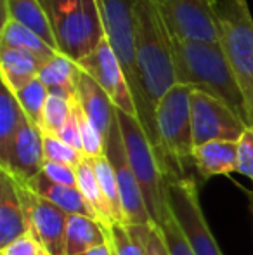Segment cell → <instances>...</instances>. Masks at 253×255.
<instances>
[{
    "mask_svg": "<svg viewBox=\"0 0 253 255\" xmlns=\"http://www.w3.org/2000/svg\"><path fill=\"white\" fill-rule=\"evenodd\" d=\"M23 205L16 188V179L0 168V250L28 235Z\"/></svg>",
    "mask_w": 253,
    "mask_h": 255,
    "instance_id": "16",
    "label": "cell"
},
{
    "mask_svg": "<svg viewBox=\"0 0 253 255\" xmlns=\"http://www.w3.org/2000/svg\"><path fill=\"white\" fill-rule=\"evenodd\" d=\"M134 19L142 98L148 113L156 120L158 103L173 85H177L170 33L153 0H135Z\"/></svg>",
    "mask_w": 253,
    "mask_h": 255,
    "instance_id": "1",
    "label": "cell"
},
{
    "mask_svg": "<svg viewBox=\"0 0 253 255\" xmlns=\"http://www.w3.org/2000/svg\"><path fill=\"white\" fill-rule=\"evenodd\" d=\"M165 203L179 224L194 255H224L219 249L199 205L198 184L192 177H165Z\"/></svg>",
    "mask_w": 253,
    "mask_h": 255,
    "instance_id": "8",
    "label": "cell"
},
{
    "mask_svg": "<svg viewBox=\"0 0 253 255\" xmlns=\"http://www.w3.org/2000/svg\"><path fill=\"white\" fill-rule=\"evenodd\" d=\"M191 118L194 148L213 141L238 142L248 128L233 108L201 91L191 92Z\"/></svg>",
    "mask_w": 253,
    "mask_h": 255,
    "instance_id": "10",
    "label": "cell"
},
{
    "mask_svg": "<svg viewBox=\"0 0 253 255\" xmlns=\"http://www.w3.org/2000/svg\"><path fill=\"white\" fill-rule=\"evenodd\" d=\"M77 64L82 71L90 75L108 92V96L115 103L116 110L125 111L132 117H137L134 98H132L130 87H128L125 75H123L122 66L118 63V57L113 52L111 45H109V42L106 38L94 52L88 54L84 59H80Z\"/></svg>",
    "mask_w": 253,
    "mask_h": 255,
    "instance_id": "13",
    "label": "cell"
},
{
    "mask_svg": "<svg viewBox=\"0 0 253 255\" xmlns=\"http://www.w3.org/2000/svg\"><path fill=\"white\" fill-rule=\"evenodd\" d=\"M42 142H44V156L45 161H54V163L61 165H70V167H78L84 154L78 153L75 148H71L70 144H66L64 141L52 134H42Z\"/></svg>",
    "mask_w": 253,
    "mask_h": 255,
    "instance_id": "31",
    "label": "cell"
},
{
    "mask_svg": "<svg viewBox=\"0 0 253 255\" xmlns=\"http://www.w3.org/2000/svg\"><path fill=\"white\" fill-rule=\"evenodd\" d=\"M170 45L175 63L177 84L220 99L247 122L243 92L219 44L180 40L170 35Z\"/></svg>",
    "mask_w": 253,
    "mask_h": 255,
    "instance_id": "2",
    "label": "cell"
},
{
    "mask_svg": "<svg viewBox=\"0 0 253 255\" xmlns=\"http://www.w3.org/2000/svg\"><path fill=\"white\" fill-rule=\"evenodd\" d=\"M73 108H75V113H77L78 130H80L82 148H84V156L85 158L104 156V137L99 134V130L92 125V122L87 118V115L82 111L80 104L77 103V98L73 99Z\"/></svg>",
    "mask_w": 253,
    "mask_h": 255,
    "instance_id": "30",
    "label": "cell"
},
{
    "mask_svg": "<svg viewBox=\"0 0 253 255\" xmlns=\"http://www.w3.org/2000/svg\"><path fill=\"white\" fill-rule=\"evenodd\" d=\"M170 35L180 40L219 44L215 0H153Z\"/></svg>",
    "mask_w": 253,
    "mask_h": 255,
    "instance_id": "9",
    "label": "cell"
},
{
    "mask_svg": "<svg viewBox=\"0 0 253 255\" xmlns=\"http://www.w3.org/2000/svg\"><path fill=\"white\" fill-rule=\"evenodd\" d=\"M160 231H162V236L165 240V245L169 249L170 255H194L187 243L186 236L182 235L179 224L175 222V219L172 217V214L167 208V215L163 219L162 226H160Z\"/></svg>",
    "mask_w": 253,
    "mask_h": 255,
    "instance_id": "32",
    "label": "cell"
},
{
    "mask_svg": "<svg viewBox=\"0 0 253 255\" xmlns=\"http://www.w3.org/2000/svg\"><path fill=\"white\" fill-rule=\"evenodd\" d=\"M78 77H80L78 64L59 52H56V56H52L38 73L42 84L49 89V94L64 96L68 99H75L77 96Z\"/></svg>",
    "mask_w": 253,
    "mask_h": 255,
    "instance_id": "21",
    "label": "cell"
},
{
    "mask_svg": "<svg viewBox=\"0 0 253 255\" xmlns=\"http://www.w3.org/2000/svg\"><path fill=\"white\" fill-rule=\"evenodd\" d=\"M85 255H111V250H109V245H108V242H106L104 245L95 247V249H92L90 252Z\"/></svg>",
    "mask_w": 253,
    "mask_h": 255,
    "instance_id": "39",
    "label": "cell"
},
{
    "mask_svg": "<svg viewBox=\"0 0 253 255\" xmlns=\"http://www.w3.org/2000/svg\"><path fill=\"white\" fill-rule=\"evenodd\" d=\"M58 137L64 141L66 144H70L71 148H75L78 153L84 154V148H82V139H80V130H78V122H77V113L75 108H71V115L68 118V122L64 124L61 132L58 134Z\"/></svg>",
    "mask_w": 253,
    "mask_h": 255,
    "instance_id": "37",
    "label": "cell"
},
{
    "mask_svg": "<svg viewBox=\"0 0 253 255\" xmlns=\"http://www.w3.org/2000/svg\"><path fill=\"white\" fill-rule=\"evenodd\" d=\"M3 19H14L16 23L26 26L37 33L44 42L56 49L54 33H52L51 19L38 0H2ZM58 51V49H56Z\"/></svg>",
    "mask_w": 253,
    "mask_h": 255,
    "instance_id": "20",
    "label": "cell"
},
{
    "mask_svg": "<svg viewBox=\"0 0 253 255\" xmlns=\"http://www.w3.org/2000/svg\"><path fill=\"white\" fill-rule=\"evenodd\" d=\"M16 188L30 233L51 255H66V226L70 214L17 181Z\"/></svg>",
    "mask_w": 253,
    "mask_h": 255,
    "instance_id": "12",
    "label": "cell"
},
{
    "mask_svg": "<svg viewBox=\"0 0 253 255\" xmlns=\"http://www.w3.org/2000/svg\"><path fill=\"white\" fill-rule=\"evenodd\" d=\"M219 45L226 54L245 98V113L253 104V17L247 0L213 2Z\"/></svg>",
    "mask_w": 253,
    "mask_h": 255,
    "instance_id": "5",
    "label": "cell"
},
{
    "mask_svg": "<svg viewBox=\"0 0 253 255\" xmlns=\"http://www.w3.org/2000/svg\"><path fill=\"white\" fill-rule=\"evenodd\" d=\"M104 154L109 163H111L113 170H115L127 226L153 224L151 215H149L148 207H146L144 195L141 191V186H139L134 170H132L130 163H128L118 120L113 122L108 137L104 139Z\"/></svg>",
    "mask_w": 253,
    "mask_h": 255,
    "instance_id": "11",
    "label": "cell"
},
{
    "mask_svg": "<svg viewBox=\"0 0 253 255\" xmlns=\"http://www.w3.org/2000/svg\"><path fill=\"white\" fill-rule=\"evenodd\" d=\"M77 188L80 189V193L88 202V205L94 208L95 215H97V221L102 226L109 228V226L116 224L115 215H113V208L109 205L108 198H106L101 184H99L97 175H95L88 158H84L77 167Z\"/></svg>",
    "mask_w": 253,
    "mask_h": 255,
    "instance_id": "24",
    "label": "cell"
},
{
    "mask_svg": "<svg viewBox=\"0 0 253 255\" xmlns=\"http://www.w3.org/2000/svg\"><path fill=\"white\" fill-rule=\"evenodd\" d=\"M134 228L137 231L139 238L144 243L146 255H170L158 226L149 224V226H134Z\"/></svg>",
    "mask_w": 253,
    "mask_h": 255,
    "instance_id": "33",
    "label": "cell"
},
{
    "mask_svg": "<svg viewBox=\"0 0 253 255\" xmlns=\"http://www.w3.org/2000/svg\"><path fill=\"white\" fill-rule=\"evenodd\" d=\"M0 254L2 255H51L47 252V249L31 233H28L23 238L16 240L9 247L2 249Z\"/></svg>",
    "mask_w": 253,
    "mask_h": 255,
    "instance_id": "35",
    "label": "cell"
},
{
    "mask_svg": "<svg viewBox=\"0 0 253 255\" xmlns=\"http://www.w3.org/2000/svg\"><path fill=\"white\" fill-rule=\"evenodd\" d=\"M47 61L26 51L0 47V78L5 87L17 92L31 80L38 78L42 66Z\"/></svg>",
    "mask_w": 253,
    "mask_h": 255,
    "instance_id": "18",
    "label": "cell"
},
{
    "mask_svg": "<svg viewBox=\"0 0 253 255\" xmlns=\"http://www.w3.org/2000/svg\"><path fill=\"white\" fill-rule=\"evenodd\" d=\"M77 103L80 104L82 111L87 115L99 134L108 137L109 128L116 120V106L108 92L85 71L80 70V77L77 82Z\"/></svg>",
    "mask_w": 253,
    "mask_h": 255,
    "instance_id": "15",
    "label": "cell"
},
{
    "mask_svg": "<svg viewBox=\"0 0 253 255\" xmlns=\"http://www.w3.org/2000/svg\"><path fill=\"white\" fill-rule=\"evenodd\" d=\"M106 240H108L111 255H146L144 243L139 238L134 226L113 224L104 226Z\"/></svg>",
    "mask_w": 253,
    "mask_h": 255,
    "instance_id": "28",
    "label": "cell"
},
{
    "mask_svg": "<svg viewBox=\"0 0 253 255\" xmlns=\"http://www.w3.org/2000/svg\"><path fill=\"white\" fill-rule=\"evenodd\" d=\"M94 168L95 175H97V181L101 184L102 191H104L106 198H108L109 205L113 208V215H115L116 224H125V215H123V208H122V200H120V191H118V182H116V175L113 170L111 163L108 161V158L99 156V158H88Z\"/></svg>",
    "mask_w": 253,
    "mask_h": 255,
    "instance_id": "26",
    "label": "cell"
},
{
    "mask_svg": "<svg viewBox=\"0 0 253 255\" xmlns=\"http://www.w3.org/2000/svg\"><path fill=\"white\" fill-rule=\"evenodd\" d=\"M236 172L253 181V128L248 127L238 141Z\"/></svg>",
    "mask_w": 253,
    "mask_h": 255,
    "instance_id": "34",
    "label": "cell"
},
{
    "mask_svg": "<svg viewBox=\"0 0 253 255\" xmlns=\"http://www.w3.org/2000/svg\"><path fill=\"white\" fill-rule=\"evenodd\" d=\"M44 142H42V132L35 127L30 120L23 122L19 132L14 141L12 151H10L9 163L3 170H7L17 182L24 184L42 172L44 167Z\"/></svg>",
    "mask_w": 253,
    "mask_h": 255,
    "instance_id": "14",
    "label": "cell"
},
{
    "mask_svg": "<svg viewBox=\"0 0 253 255\" xmlns=\"http://www.w3.org/2000/svg\"><path fill=\"white\" fill-rule=\"evenodd\" d=\"M71 108H73V99L58 94H49L44 108V117H42V134L58 135L70 118Z\"/></svg>",
    "mask_w": 253,
    "mask_h": 255,
    "instance_id": "29",
    "label": "cell"
},
{
    "mask_svg": "<svg viewBox=\"0 0 253 255\" xmlns=\"http://www.w3.org/2000/svg\"><path fill=\"white\" fill-rule=\"evenodd\" d=\"M0 47L19 49V51L31 52L40 59L49 61L56 56V49L44 42L37 33L28 30L26 26L16 23L14 19H2V30H0Z\"/></svg>",
    "mask_w": 253,
    "mask_h": 255,
    "instance_id": "25",
    "label": "cell"
},
{
    "mask_svg": "<svg viewBox=\"0 0 253 255\" xmlns=\"http://www.w3.org/2000/svg\"><path fill=\"white\" fill-rule=\"evenodd\" d=\"M134 2L135 0H97L99 10L104 24L106 40L109 42L113 52L118 57V63L125 75V80L130 87L134 98L137 120L141 122L149 142L155 148V153L165 172V154L160 142L158 125L148 113L141 89V77L137 66V49H135V19H134Z\"/></svg>",
    "mask_w": 253,
    "mask_h": 255,
    "instance_id": "3",
    "label": "cell"
},
{
    "mask_svg": "<svg viewBox=\"0 0 253 255\" xmlns=\"http://www.w3.org/2000/svg\"><path fill=\"white\" fill-rule=\"evenodd\" d=\"M116 120H118L123 144H125L128 163L141 186L151 221L160 228L167 215V203L163 195L165 175H163L160 160L137 117L116 110Z\"/></svg>",
    "mask_w": 253,
    "mask_h": 255,
    "instance_id": "6",
    "label": "cell"
},
{
    "mask_svg": "<svg viewBox=\"0 0 253 255\" xmlns=\"http://www.w3.org/2000/svg\"><path fill=\"white\" fill-rule=\"evenodd\" d=\"M104 226L84 215H70L66 226V255H85L92 249L104 245Z\"/></svg>",
    "mask_w": 253,
    "mask_h": 255,
    "instance_id": "23",
    "label": "cell"
},
{
    "mask_svg": "<svg viewBox=\"0 0 253 255\" xmlns=\"http://www.w3.org/2000/svg\"><path fill=\"white\" fill-rule=\"evenodd\" d=\"M238 142L213 141L194 148V168L201 179L236 172Z\"/></svg>",
    "mask_w": 253,
    "mask_h": 255,
    "instance_id": "19",
    "label": "cell"
},
{
    "mask_svg": "<svg viewBox=\"0 0 253 255\" xmlns=\"http://www.w3.org/2000/svg\"><path fill=\"white\" fill-rule=\"evenodd\" d=\"M14 96H16L19 106L23 108L28 120H30L35 127H38V130H40L44 108L49 98V89L42 84L40 78H35V80H31L28 85H24L23 89L14 92Z\"/></svg>",
    "mask_w": 253,
    "mask_h": 255,
    "instance_id": "27",
    "label": "cell"
},
{
    "mask_svg": "<svg viewBox=\"0 0 253 255\" xmlns=\"http://www.w3.org/2000/svg\"><path fill=\"white\" fill-rule=\"evenodd\" d=\"M38 2L42 3L44 10L47 12L49 19H51V17L54 16V14H58L61 9H64V7H68L70 3L77 2V0H38Z\"/></svg>",
    "mask_w": 253,
    "mask_h": 255,
    "instance_id": "38",
    "label": "cell"
},
{
    "mask_svg": "<svg viewBox=\"0 0 253 255\" xmlns=\"http://www.w3.org/2000/svg\"><path fill=\"white\" fill-rule=\"evenodd\" d=\"M56 49L78 63L106 38L97 0H77L51 17Z\"/></svg>",
    "mask_w": 253,
    "mask_h": 255,
    "instance_id": "7",
    "label": "cell"
},
{
    "mask_svg": "<svg viewBox=\"0 0 253 255\" xmlns=\"http://www.w3.org/2000/svg\"><path fill=\"white\" fill-rule=\"evenodd\" d=\"M191 92L187 85H173L156 108V124L165 154V177H191L194 168Z\"/></svg>",
    "mask_w": 253,
    "mask_h": 255,
    "instance_id": "4",
    "label": "cell"
},
{
    "mask_svg": "<svg viewBox=\"0 0 253 255\" xmlns=\"http://www.w3.org/2000/svg\"><path fill=\"white\" fill-rule=\"evenodd\" d=\"M247 125L253 128V104L250 108H247Z\"/></svg>",
    "mask_w": 253,
    "mask_h": 255,
    "instance_id": "40",
    "label": "cell"
},
{
    "mask_svg": "<svg viewBox=\"0 0 253 255\" xmlns=\"http://www.w3.org/2000/svg\"><path fill=\"white\" fill-rule=\"evenodd\" d=\"M42 174H45L52 182L63 186H77V168L70 165L54 163V161H44Z\"/></svg>",
    "mask_w": 253,
    "mask_h": 255,
    "instance_id": "36",
    "label": "cell"
},
{
    "mask_svg": "<svg viewBox=\"0 0 253 255\" xmlns=\"http://www.w3.org/2000/svg\"><path fill=\"white\" fill-rule=\"evenodd\" d=\"M23 186H26L28 189H31L33 193H37L38 196L49 200L51 203H54L56 207H59L70 215H84V217H90L97 221L94 208L88 205L87 200L84 198V195L80 193V189L77 186H63L56 184L45 174H37L35 177H31L30 181H26Z\"/></svg>",
    "mask_w": 253,
    "mask_h": 255,
    "instance_id": "17",
    "label": "cell"
},
{
    "mask_svg": "<svg viewBox=\"0 0 253 255\" xmlns=\"http://www.w3.org/2000/svg\"><path fill=\"white\" fill-rule=\"evenodd\" d=\"M24 120H26V115L17 103L14 92L2 84V94H0V168H5L9 163L14 141H16V135Z\"/></svg>",
    "mask_w": 253,
    "mask_h": 255,
    "instance_id": "22",
    "label": "cell"
},
{
    "mask_svg": "<svg viewBox=\"0 0 253 255\" xmlns=\"http://www.w3.org/2000/svg\"><path fill=\"white\" fill-rule=\"evenodd\" d=\"M250 212H252V219H253V198L250 200Z\"/></svg>",
    "mask_w": 253,
    "mask_h": 255,
    "instance_id": "41",
    "label": "cell"
}]
</instances>
